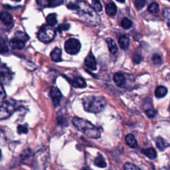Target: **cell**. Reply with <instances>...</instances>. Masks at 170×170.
I'll return each mask as SVG.
<instances>
[{
	"label": "cell",
	"instance_id": "6da1fadb",
	"mask_svg": "<svg viewBox=\"0 0 170 170\" xmlns=\"http://www.w3.org/2000/svg\"><path fill=\"white\" fill-rule=\"evenodd\" d=\"M72 122L78 130L84 133L88 138L98 139L100 137L99 130L88 121L78 117H75L72 118Z\"/></svg>",
	"mask_w": 170,
	"mask_h": 170
},
{
	"label": "cell",
	"instance_id": "7a4b0ae2",
	"mask_svg": "<svg viewBox=\"0 0 170 170\" xmlns=\"http://www.w3.org/2000/svg\"><path fill=\"white\" fill-rule=\"evenodd\" d=\"M84 110L91 113H99L106 107V102L102 96H87L82 99Z\"/></svg>",
	"mask_w": 170,
	"mask_h": 170
},
{
	"label": "cell",
	"instance_id": "3957f363",
	"mask_svg": "<svg viewBox=\"0 0 170 170\" xmlns=\"http://www.w3.org/2000/svg\"><path fill=\"white\" fill-rule=\"evenodd\" d=\"M79 5V8L78 9H80L79 15L82 19L85 21L92 24V25H97L100 22V18L93 9L88 4L85 2H81Z\"/></svg>",
	"mask_w": 170,
	"mask_h": 170
},
{
	"label": "cell",
	"instance_id": "277c9868",
	"mask_svg": "<svg viewBox=\"0 0 170 170\" xmlns=\"http://www.w3.org/2000/svg\"><path fill=\"white\" fill-rule=\"evenodd\" d=\"M56 35V31L53 26L49 25L42 26L38 33L39 39L43 42H48L54 39Z\"/></svg>",
	"mask_w": 170,
	"mask_h": 170
},
{
	"label": "cell",
	"instance_id": "5b68a950",
	"mask_svg": "<svg viewBox=\"0 0 170 170\" xmlns=\"http://www.w3.org/2000/svg\"><path fill=\"white\" fill-rule=\"evenodd\" d=\"M15 110V106L10 101H5L0 106V120L8 118Z\"/></svg>",
	"mask_w": 170,
	"mask_h": 170
},
{
	"label": "cell",
	"instance_id": "8992f818",
	"mask_svg": "<svg viewBox=\"0 0 170 170\" xmlns=\"http://www.w3.org/2000/svg\"><path fill=\"white\" fill-rule=\"evenodd\" d=\"M81 45L80 41L76 39H69L65 42V49L70 54H76L80 51Z\"/></svg>",
	"mask_w": 170,
	"mask_h": 170
},
{
	"label": "cell",
	"instance_id": "52a82bcc",
	"mask_svg": "<svg viewBox=\"0 0 170 170\" xmlns=\"http://www.w3.org/2000/svg\"><path fill=\"white\" fill-rule=\"evenodd\" d=\"M14 73L7 66L0 64V82L2 84L8 85L13 79Z\"/></svg>",
	"mask_w": 170,
	"mask_h": 170
},
{
	"label": "cell",
	"instance_id": "ba28073f",
	"mask_svg": "<svg viewBox=\"0 0 170 170\" xmlns=\"http://www.w3.org/2000/svg\"><path fill=\"white\" fill-rule=\"evenodd\" d=\"M50 96L51 98L53 100V102L54 105L55 106H57L59 105L60 100L62 97V94L60 93L59 89L57 87H53L51 90L50 92Z\"/></svg>",
	"mask_w": 170,
	"mask_h": 170
},
{
	"label": "cell",
	"instance_id": "9c48e42d",
	"mask_svg": "<svg viewBox=\"0 0 170 170\" xmlns=\"http://www.w3.org/2000/svg\"><path fill=\"white\" fill-rule=\"evenodd\" d=\"M85 65L91 70L94 71L96 69V61L92 52H90L85 59Z\"/></svg>",
	"mask_w": 170,
	"mask_h": 170
},
{
	"label": "cell",
	"instance_id": "30bf717a",
	"mask_svg": "<svg viewBox=\"0 0 170 170\" xmlns=\"http://www.w3.org/2000/svg\"><path fill=\"white\" fill-rule=\"evenodd\" d=\"M9 45L13 49H22L26 46V42L15 37L11 40Z\"/></svg>",
	"mask_w": 170,
	"mask_h": 170
},
{
	"label": "cell",
	"instance_id": "8fae6325",
	"mask_svg": "<svg viewBox=\"0 0 170 170\" xmlns=\"http://www.w3.org/2000/svg\"><path fill=\"white\" fill-rule=\"evenodd\" d=\"M114 81L118 87H124L126 84V78L123 74L121 72H117L115 74L113 77Z\"/></svg>",
	"mask_w": 170,
	"mask_h": 170
},
{
	"label": "cell",
	"instance_id": "7c38bea8",
	"mask_svg": "<svg viewBox=\"0 0 170 170\" xmlns=\"http://www.w3.org/2000/svg\"><path fill=\"white\" fill-rule=\"evenodd\" d=\"M51 57L54 62H60L62 60V50L56 47L52 51L51 53Z\"/></svg>",
	"mask_w": 170,
	"mask_h": 170
},
{
	"label": "cell",
	"instance_id": "4fadbf2b",
	"mask_svg": "<svg viewBox=\"0 0 170 170\" xmlns=\"http://www.w3.org/2000/svg\"><path fill=\"white\" fill-rule=\"evenodd\" d=\"M0 20L6 26H9L13 22V17L8 12H2L0 14Z\"/></svg>",
	"mask_w": 170,
	"mask_h": 170
},
{
	"label": "cell",
	"instance_id": "5bb4252c",
	"mask_svg": "<svg viewBox=\"0 0 170 170\" xmlns=\"http://www.w3.org/2000/svg\"><path fill=\"white\" fill-rule=\"evenodd\" d=\"M125 141L127 145L132 148H136L138 146V142L136 138L132 133L128 134L125 138Z\"/></svg>",
	"mask_w": 170,
	"mask_h": 170
},
{
	"label": "cell",
	"instance_id": "9a60e30c",
	"mask_svg": "<svg viewBox=\"0 0 170 170\" xmlns=\"http://www.w3.org/2000/svg\"><path fill=\"white\" fill-rule=\"evenodd\" d=\"M117 12L116 5L113 2H110L106 5V13L109 16H114Z\"/></svg>",
	"mask_w": 170,
	"mask_h": 170
},
{
	"label": "cell",
	"instance_id": "2e32d148",
	"mask_svg": "<svg viewBox=\"0 0 170 170\" xmlns=\"http://www.w3.org/2000/svg\"><path fill=\"white\" fill-rule=\"evenodd\" d=\"M71 84L75 88H84L87 87V83L81 77H76L72 81Z\"/></svg>",
	"mask_w": 170,
	"mask_h": 170
},
{
	"label": "cell",
	"instance_id": "e0dca14e",
	"mask_svg": "<svg viewBox=\"0 0 170 170\" xmlns=\"http://www.w3.org/2000/svg\"><path fill=\"white\" fill-rule=\"evenodd\" d=\"M118 42H119L120 47L122 49H127L130 45V39L128 37V36L122 35V36H120L119 38Z\"/></svg>",
	"mask_w": 170,
	"mask_h": 170
},
{
	"label": "cell",
	"instance_id": "ac0fdd59",
	"mask_svg": "<svg viewBox=\"0 0 170 170\" xmlns=\"http://www.w3.org/2000/svg\"><path fill=\"white\" fill-rule=\"evenodd\" d=\"M106 42L108 44V49L110 51V53L112 54H116L118 52V47L115 41L111 38H108L106 39Z\"/></svg>",
	"mask_w": 170,
	"mask_h": 170
},
{
	"label": "cell",
	"instance_id": "d6986e66",
	"mask_svg": "<svg viewBox=\"0 0 170 170\" xmlns=\"http://www.w3.org/2000/svg\"><path fill=\"white\" fill-rule=\"evenodd\" d=\"M156 146L160 151H163L169 147V144L163 138L158 137L156 139Z\"/></svg>",
	"mask_w": 170,
	"mask_h": 170
},
{
	"label": "cell",
	"instance_id": "ffe728a7",
	"mask_svg": "<svg viewBox=\"0 0 170 170\" xmlns=\"http://www.w3.org/2000/svg\"><path fill=\"white\" fill-rule=\"evenodd\" d=\"M142 153L151 160H154L156 158V157H157L156 151L155 150V149H154L152 148H150L148 149L143 150H142Z\"/></svg>",
	"mask_w": 170,
	"mask_h": 170
},
{
	"label": "cell",
	"instance_id": "44dd1931",
	"mask_svg": "<svg viewBox=\"0 0 170 170\" xmlns=\"http://www.w3.org/2000/svg\"><path fill=\"white\" fill-rule=\"evenodd\" d=\"M167 93V89L163 86L157 87L155 91V95L157 98L160 99L164 97Z\"/></svg>",
	"mask_w": 170,
	"mask_h": 170
},
{
	"label": "cell",
	"instance_id": "7402d4cb",
	"mask_svg": "<svg viewBox=\"0 0 170 170\" xmlns=\"http://www.w3.org/2000/svg\"><path fill=\"white\" fill-rule=\"evenodd\" d=\"M94 164L97 167H99L101 168H104V167H106L107 166L106 162L105 161V158L100 154H99L98 156H97V157L95 159Z\"/></svg>",
	"mask_w": 170,
	"mask_h": 170
},
{
	"label": "cell",
	"instance_id": "603a6c76",
	"mask_svg": "<svg viewBox=\"0 0 170 170\" xmlns=\"http://www.w3.org/2000/svg\"><path fill=\"white\" fill-rule=\"evenodd\" d=\"M47 23L48 25L51 26H54L57 23V15L55 14H51L47 17Z\"/></svg>",
	"mask_w": 170,
	"mask_h": 170
},
{
	"label": "cell",
	"instance_id": "cb8c5ba5",
	"mask_svg": "<svg viewBox=\"0 0 170 170\" xmlns=\"http://www.w3.org/2000/svg\"><path fill=\"white\" fill-rule=\"evenodd\" d=\"M121 26H122L125 29H128L132 27V22L128 18H124L121 21Z\"/></svg>",
	"mask_w": 170,
	"mask_h": 170
},
{
	"label": "cell",
	"instance_id": "d4e9b609",
	"mask_svg": "<svg viewBox=\"0 0 170 170\" xmlns=\"http://www.w3.org/2000/svg\"><path fill=\"white\" fill-rule=\"evenodd\" d=\"M159 5L156 2L151 3L148 7V11L151 14H157L159 11Z\"/></svg>",
	"mask_w": 170,
	"mask_h": 170
},
{
	"label": "cell",
	"instance_id": "484cf974",
	"mask_svg": "<svg viewBox=\"0 0 170 170\" xmlns=\"http://www.w3.org/2000/svg\"><path fill=\"white\" fill-rule=\"evenodd\" d=\"M163 16L167 25L170 28V9H165L163 12Z\"/></svg>",
	"mask_w": 170,
	"mask_h": 170
},
{
	"label": "cell",
	"instance_id": "4316f807",
	"mask_svg": "<svg viewBox=\"0 0 170 170\" xmlns=\"http://www.w3.org/2000/svg\"><path fill=\"white\" fill-rule=\"evenodd\" d=\"M15 37L18 38V39H20L25 42H26L29 39V36L26 33H24L23 31L16 32Z\"/></svg>",
	"mask_w": 170,
	"mask_h": 170
},
{
	"label": "cell",
	"instance_id": "83f0119b",
	"mask_svg": "<svg viewBox=\"0 0 170 170\" xmlns=\"http://www.w3.org/2000/svg\"><path fill=\"white\" fill-rule=\"evenodd\" d=\"M93 8L96 11H100L102 9V6L100 0H92Z\"/></svg>",
	"mask_w": 170,
	"mask_h": 170
},
{
	"label": "cell",
	"instance_id": "f1b7e54d",
	"mask_svg": "<svg viewBox=\"0 0 170 170\" xmlns=\"http://www.w3.org/2000/svg\"><path fill=\"white\" fill-rule=\"evenodd\" d=\"M63 0H48V7L54 8L57 7L62 3Z\"/></svg>",
	"mask_w": 170,
	"mask_h": 170
},
{
	"label": "cell",
	"instance_id": "f546056e",
	"mask_svg": "<svg viewBox=\"0 0 170 170\" xmlns=\"http://www.w3.org/2000/svg\"><path fill=\"white\" fill-rule=\"evenodd\" d=\"M70 28V25L69 23H63L59 25L57 27V31L60 33H61L65 31H67Z\"/></svg>",
	"mask_w": 170,
	"mask_h": 170
},
{
	"label": "cell",
	"instance_id": "4dcf8cb0",
	"mask_svg": "<svg viewBox=\"0 0 170 170\" xmlns=\"http://www.w3.org/2000/svg\"><path fill=\"white\" fill-rule=\"evenodd\" d=\"M146 3V0H136L135 1V6L137 9L139 10L142 9Z\"/></svg>",
	"mask_w": 170,
	"mask_h": 170
},
{
	"label": "cell",
	"instance_id": "1f68e13d",
	"mask_svg": "<svg viewBox=\"0 0 170 170\" xmlns=\"http://www.w3.org/2000/svg\"><path fill=\"white\" fill-rule=\"evenodd\" d=\"M8 47L5 41H0V53H6L8 52Z\"/></svg>",
	"mask_w": 170,
	"mask_h": 170
},
{
	"label": "cell",
	"instance_id": "d6a6232c",
	"mask_svg": "<svg viewBox=\"0 0 170 170\" xmlns=\"http://www.w3.org/2000/svg\"><path fill=\"white\" fill-rule=\"evenodd\" d=\"M6 97V93L5 92V90L3 88V84L0 82V103L2 102Z\"/></svg>",
	"mask_w": 170,
	"mask_h": 170
},
{
	"label": "cell",
	"instance_id": "836d02e7",
	"mask_svg": "<svg viewBox=\"0 0 170 170\" xmlns=\"http://www.w3.org/2000/svg\"><path fill=\"white\" fill-rule=\"evenodd\" d=\"M17 132L20 134H23V133H27L28 132V128L26 126L19 125L17 127Z\"/></svg>",
	"mask_w": 170,
	"mask_h": 170
},
{
	"label": "cell",
	"instance_id": "e575fe53",
	"mask_svg": "<svg viewBox=\"0 0 170 170\" xmlns=\"http://www.w3.org/2000/svg\"><path fill=\"white\" fill-rule=\"evenodd\" d=\"M124 168L125 169H127V170H130V169H140V168H139V167L133 165V163H128L127 162L126 163L124 164Z\"/></svg>",
	"mask_w": 170,
	"mask_h": 170
},
{
	"label": "cell",
	"instance_id": "d590c367",
	"mask_svg": "<svg viewBox=\"0 0 170 170\" xmlns=\"http://www.w3.org/2000/svg\"><path fill=\"white\" fill-rule=\"evenodd\" d=\"M152 60H153V62L154 63V64L156 65H161L162 63V57L159 55V54H154V55L152 57Z\"/></svg>",
	"mask_w": 170,
	"mask_h": 170
},
{
	"label": "cell",
	"instance_id": "8d00e7d4",
	"mask_svg": "<svg viewBox=\"0 0 170 170\" xmlns=\"http://www.w3.org/2000/svg\"><path fill=\"white\" fill-rule=\"evenodd\" d=\"M145 114H146V116L148 118H152L155 117V116L156 115V112L154 110H153V109H148V110L145 111Z\"/></svg>",
	"mask_w": 170,
	"mask_h": 170
},
{
	"label": "cell",
	"instance_id": "74e56055",
	"mask_svg": "<svg viewBox=\"0 0 170 170\" xmlns=\"http://www.w3.org/2000/svg\"><path fill=\"white\" fill-rule=\"evenodd\" d=\"M142 60V56L139 54H136L133 58V61L135 64H138L141 62Z\"/></svg>",
	"mask_w": 170,
	"mask_h": 170
},
{
	"label": "cell",
	"instance_id": "f35d334b",
	"mask_svg": "<svg viewBox=\"0 0 170 170\" xmlns=\"http://www.w3.org/2000/svg\"><path fill=\"white\" fill-rule=\"evenodd\" d=\"M67 8L69 9H72V10L78 9V8H79V5L75 3H70L67 5Z\"/></svg>",
	"mask_w": 170,
	"mask_h": 170
},
{
	"label": "cell",
	"instance_id": "ab89813d",
	"mask_svg": "<svg viewBox=\"0 0 170 170\" xmlns=\"http://www.w3.org/2000/svg\"><path fill=\"white\" fill-rule=\"evenodd\" d=\"M116 1L118 2H120V3H124L125 0H116Z\"/></svg>",
	"mask_w": 170,
	"mask_h": 170
},
{
	"label": "cell",
	"instance_id": "60d3db41",
	"mask_svg": "<svg viewBox=\"0 0 170 170\" xmlns=\"http://www.w3.org/2000/svg\"><path fill=\"white\" fill-rule=\"evenodd\" d=\"M2 151H1V150H0V160L2 159Z\"/></svg>",
	"mask_w": 170,
	"mask_h": 170
},
{
	"label": "cell",
	"instance_id": "b9f144b4",
	"mask_svg": "<svg viewBox=\"0 0 170 170\" xmlns=\"http://www.w3.org/2000/svg\"><path fill=\"white\" fill-rule=\"evenodd\" d=\"M12 1H14V2H20L21 0H12Z\"/></svg>",
	"mask_w": 170,
	"mask_h": 170
},
{
	"label": "cell",
	"instance_id": "7bdbcfd3",
	"mask_svg": "<svg viewBox=\"0 0 170 170\" xmlns=\"http://www.w3.org/2000/svg\"><path fill=\"white\" fill-rule=\"evenodd\" d=\"M169 110L170 111V105H169Z\"/></svg>",
	"mask_w": 170,
	"mask_h": 170
}]
</instances>
